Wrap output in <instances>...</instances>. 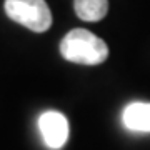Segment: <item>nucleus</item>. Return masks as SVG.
<instances>
[{"instance_id": "5", "label": "nucleus", "mask_w": 150, "mask_h": 150, "mask_svg": "<svg viewBox=\"0 0 150 150\" xmlns=\"http://www.w3.org/2000/svg\"><path fill=\"white\" fill-rule=\"evenodd\" d=\"M74 8L80 20L100 22L108 12V0H74Z\"/></svg>"}, {"instance_id": "1", "label": "nucleus", "mask_w": 150, "mask_h": 150, "mask_svg": "<svg viewBox=\"0 0 150 150\" xmlns=\"http://www.w3.org/2000/svg\"><path fill=\"white\" fill-rule=\"evenodd\" d=\"M60 55L72 64L98 65L107 60L108 47L95 33L85 28H74L62 38Z\"/></svg>"}, {"instance_id": "2", "label": "nucleus", "mask_w": 150, "mask_h": 150, "mask_svg": "<svg viewBox=\"0 0 150 150\" xmlns=\"http://www.w3.org/2000/svg\"><path fill=\"white\" fill-rule=\"evenodd\" d=\"M4 8L10 20L32 32H47L52 25V12L45 0H5Z\"/></svg>"}, {"instance_id": "3", "label": "nucleus", "mask_w": 150, "mask_h": 150, "mask_svg": "<svg viewBox=\"0 0 150 150\" xmlns=\"http://www.w3.org/2000/svg\"><path fill=\"white\" fill-rule=\"evenodd\" d=\"M38 130L43 137V142L48 149L59 150L62 149L69 140V120L64 113L57 110L43 112L38 118Z\"/></svg>"}, {"instance_id": "4", "label": "nucleus", "mask_w": 150, "mask_h": 150, "mask_svg": "<svg viewBox=\"0 0 150 150\" xmlns=\"http://www.w3.org/2000/svg\"><path fill=\"white\" fill-rule=\"evenodd\" d=\"M122 120L125 127L135 132H150V103L134 102L123 108Z\"/></svg>"}]
</instances>
